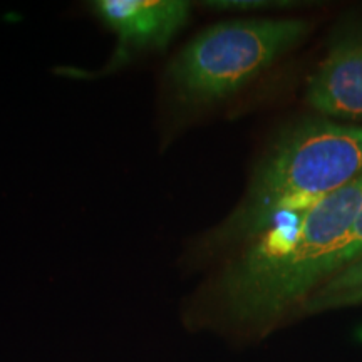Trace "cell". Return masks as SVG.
I'll return each mask as SVG.
<instances>
[{
    "label": "cell",
    "mask_w": 362,
    "mask_h": 362,
    "mask_svg": "<svg viewBox=\"0 0 362 362\" xmlns=\"http://www.w3.org/2000/svg\"><path fill=\"white\" fill-rule=\"evenodd\" d=\"M362 205V176L291 225L264 235L211 287L218 314L240 329L265 330L291 314L324 284L330 253L349 233Z\"/></svg>",
    "instance_id": "cell-1"
},
{
    "label": "cell",
    "mask_w": 362,
    "mask_h": 362,
    "mask_svg": "<svg viewBox=\"0 0 362 362\" xmlns=\"http://www.w3.org/2000/svg\"><path fill=\"white\" fill-rule=\"evenodd\" d=\"M362 176V126L314 117L284 129L237 210L208 238L218 248L259 237L284 211H305Z\"/></svg>",
    "instance_id": "cell-2"
},
{
    "label": "cell",
    "mask_w": 362,
    "mask_h": 362,
    "mask_svg": "<svg viewBox=\"0 0 362 362\" xmlns=\"http://www.w3.org/2000/svg\"><path fill=\"white\" fill-rule=\"evenodd\" d=\"M309 34L302 19H242L208 27L181 51L168 69L185 106H208L230 98L259 78Z\"/></svg>",
    "instance_id": "cell-3"
},
{
    "label": "cell",
    "mask_w": 362,
    "mask_h": 362,
    "mask_svg": "<svg viewBox=\"0 0 362 362\" xmlns=\"http://www.w3.org/2000/svg\"><path fill=\"white\" fill-rule=\"evenodd\" d=\"M93 11L117 35L115 56L104 69L110 72L134 54L165 49L188 22L192 6L181 0H98Z\"/></svg>",
    "instance_id": "cell-4"
},
{
    "label": "cell",
    "mask_w": 362,
    "mask_h": 362,
    "mask_svg": "<svg viewBox=\"0 0 362 362\" xmlns=\"http://www.w3.org/2000/svg\"><path fill=\"white\" fill-rule=\"evenodd\" d=\"M305 101L329 119L362 126V27L334 39L307 81Z\"/></svg>",
    "instance_id": "cell-5"
},
{
    "label": "cell",
    "mask_w": 362,
    "mask_h": 362,
    "mask_svg": "<svg viewBox=\"0 0 362 362\" xmlns=\"http://www.w3.org/2000/svg\"><path fill=\"white\" fill-rule=\"evenodd\" d=\"M359 259H362V205L357 211L349 233L344 237L336 252L330 253L324 270V284Z\"/></svg>",
    "instance_id": "cell-6"
},
{
    "label": "cell",
    "mask_w": 362,
    "mask_h": 362,
    "mask_svg": "<svg viewBox=\"0 0 362 362\" xmlns=\"http://www.w3.org/2000/svg\"><path fill=\"white\" fill-rule=\"evenodd\" d=\"M362 287V259H359L354 264L346 267V269L334 275L332 279L327 280L324 285H320L314 297H327L334 296V293H342L347 291H354V288ZM304 309V307H302Z\"/></svg>",
    "instance_id": "cell-7"
},
{
    "label": "cell",
    "mask_w": 362,
    "mask_h": 362,
    "mask_svg": "<svg viewBox=\"0 0 362 362\" xmlns=\"http://www.w3.org/2000/svg\"><path fill=\"white\" fill-rule=\"evenodd\" d=\"M356 304H362V287L354 288V291L342 292V293H334V296H327V297L309 298V300L305 302L302 312H305V314H314V312L337 309V307L356 305Z\"/></svg>",
    "instance_id": "cell-8"
}]
</instances>
